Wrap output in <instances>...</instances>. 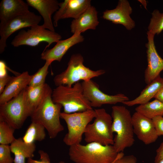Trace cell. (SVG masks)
Wrapping results in <instances>:
<instances>
[{"mask_svg":"<svg viewBox=\"0 0 163 163\" xmlns=\"http://www.w3.org/2000/svg\"><path fill=\"white\" fill-rule=\"evenodd\" d=\"M45 129L41 124L31 121L22 137V139L27 143H34L36 141H42L46 136Z\"/></svg>","mask_w":163,"mask_h":163,"instance_id":"24","label":"cell"},{"mask_svg":"<svg viewBox=\"0 0 163 163\" xmlns=\"http://www.w3.org/2000/svg\"><path fill=\"white\" fill-rule=\"evenodd\" d=\"M144 6V7L146 8L147 2L145 0H138Z\"/></svg>","mask_w":163,"mask_h":163,"instance_id":"36","label":"cell"},{"mask_svg":"<svg viewBox=\"0 0 163 163\" xmlns=\"http://www.w3.org/2000/svg\"><path fill=\"white\" fill-rule=\"evenodd\" d=\"M97 14L96 8L93 6H90L78 18L72 21L71 32L73 34H81L89 29L95 30L99 24Z\"/></svg>","mask_w":163,"mask_h":163,"instance_id":"19","label":"cell"},{"mask_svg":"<svg viewBox=\"0 0 163 163\" xmlns=\"http://www.w3.org/2000/svg\"><path fill=\"white\" fill-rule=\"evenodd\" d=\"M32 77L25 71L11 78L0 95V105L16 97L28 85Z\"/></svg>","mask_w":163,"mask_h":163,"instance_id":"17","label":"cell"},{"mask_svg":"<svg viewBox=\"0 0 163 163\" xmlns=\"http://www.w3.org/2000/svg\"><path fill=\"white\" fill-rule=\"evenodd\" d=\"M53 102L61 104L64 112L71 113L92 109L84 94L82 83L77 82L71 86L60 85L53 90Z\"/></svg>","mask_w":163,"mask_h":163,"instance_id":"4","label":"cell"},{"mask_svg":"<svg viewBox=\"0 0 163 163\" xmlns=\"http://www.w3.org/2000/svg\"><path fill=\"white\" fill-rule=\"evenodd\" d=\"M29 11V5L22 0H2L0 3V23Z\"/></svg>","mask_w":163,"mask_h":163,"instance_id":"20","label":"cell"},{"mask_svg":"<svg viewBox=\"0 0 163 163\" xmlns=\"http://www.w3.org/2000/svg\"><path fill=\"white\" fill-rule=\"evenodd\" d=\"M134 133L146 145L155 142L158 136L152 119L136 111L132 115Z\"/></svg>","mask_w":163,"mask_h":163,"instance_id":"13","label":"cell"},{"mask_svg":"<svg viewBox=\"0 0 163 163\" xmlns=\"http://www.w3.org/2000/svg\"><path fill=\"white\" fill-rule=\"evenodd\" d=\"M147 35L148 42L145 46L148 65L145 71L144 78L148 85L159 75L163 70V59L156 50L154 41L155 35L148 31Z\"/></svg>","mask_w":163,"mask_h":163,"instance_id":"12","label":"cell"},{"mask_svg":"<svg viewBox=\"0 0 163 163\" xmlns=\"http://www.w3.org/2000/svg\"><path fill=\"white\" fill-rule=\"evenodd\" d=\"M12 76L6 73L0 77V94L3 91L9 82Z\"/></svg>","mask_w":163,"mask_h":163,"instance_id":"33","label":"cell"},{"mask_svg":"<svg viewBox=\"0 0 163 163\" xmlns=\"http://www.w3.org/2000/svg\"><path fill=\"white\" fill-rule=\"evenodd\" d=\"M148 28V31L155 35H158L163 30V13L157 9L153 11Z\"/></svg>","mask_w":163,"mask_h":163,"instance_id":"27","label":"cell"},{"mask_svg":"<svg viewBox=\"0 0 163 163\" xmlns=\"http://www.w3.org/2000/svg\"><path fill=\"white\" fill-rule=\"evenodd\" d=\"M10 146L0 144V163H13L14 159L11 155Z\"/></svg>","mask_w":163,"mask_h":163,"instance_id":"29","label":"cell"},{"mask_svg":"<svg viewBox=\"0 0 163 163\" xmlns=\"http://www.w3.org/2000/svg\"><path fill=\"white\" fill-rule=\"evenodd\" d=\"M84 40V37L81 34H74L67 39L58 41L52 48L44 50L41 54V59L52 63L54 61L60 62L71 47Z\"/></svg>","mask_w":163,"mask_h":163,"instance_id":"16","label":"cell"},{"mask_svg":"<svg viewBox=\"0 0 163 163\" xmlns=\"http://www.w3.org/2000/svg\"><path fill=\"white\" fill-rule=\"evenodd\" d=\"M133 9L127 0H119L116 8L106 10L102 17L115 24L123 25L127 30H131L135 26V21L130 17Z\"/></svg>","mask_w":163,"mask_h":163,"instance_id":"14","label":"cell"},{"mask_svg":"<svg viewBox=\"0 0 163 163\" xmlns=\"http://www.w3.org/2000/svg\"><path fill=\"white\" fill-rule=\"evenodd\" d=\"M52 62L46 61L44 65L34 74L32 77L28 86L36 87L45 84L46 78L48 74V69Z\"/></svg>","mask_w":163,"mask_h":163,"instance_id":"28","label":"cell"},{"mask_svg":"<svg viewBox=\"0 0 163 163\" xmlns=\"http://www.w3.org/2000/svg\"><path fill=\"white\" fill-rule=\"evenodd\" d=\"M38 153L40 156V160H34L32 158L27 159V163H51L49 156L47 153L43 150L38 151ZM58 163H66L64 161H61Z\"/></svg>","mask_w":163,"mask_h":163,"instance_id":"31","label":"cell"},{"mask_svg":"<svg viewBox=\"0 0 163 163\" xmlns=\"http://www.w3.org/2000/svg\"><path fill=\"white\" fill-rule=\"evenodd\" d=\"M118 154L113 145L96 142L73 145L69 151V158L74 163H112Z\"/></svg>","mask_w":163,"mask_h":163,"instance_id":"2","label":"cell"},{"mask_svg":"<svg viewBox=\"0 0 163 163\" xmlns=\"http://www.w3.org/2000/svg\"><path fill=\"white\" fill-rule=\"evenodd\" d=\"M137 158L133 155H124L123 152L119 153L116 158L112 163H136Z\"/></svg>","mask_w":163,"mask_h":163,"instance_id":"30","label":"cell"},{"mask_svg":"<svg viewBox=\"0 0 163 163\" xmlns=\"http://www.w3.org/2000/svg\"><path fill=\"white\" fill-rule=\"evenodd\" d=\"M136 112L151 119L163 116V103L155 99L151 102L139 105L135 108Z\"/></svg>","mask_w":163,"mask_h":163,"instance_id":"25","label":"cell"},{"mask_svg":"<svg viewBox=\"0 0 163 163\" xmlns=\"http://www.w3.org/2000/svg\"><path fill=\"white\" fill-rule=\"evenodd\" d=\"M163 159V142L156 151V155L155 158L154 163H159Z\"/></svg>","mask_w":163,"mask_h":163,"instance_id":"34","label":"cell"},{"mask_svg":"<svg viewBox=\"0 0 163 163\" xmlns=\"http://www.w3.org/2000/svg\"><path fill=\"white\" fill-rule=\"evenodd\" d=\"M41 19L40 15L29 11L0 23V53L4 51L7 47V40L12 34L23 28L39 24Z\"/></svg>","mask_w":163,"mask_h":163,"instance_id":"9","label":"cell"},{"mask_svg":"<svg viewBox=\"0 0 163 163\" xmlns=\"http://www.w3.org/2000/svg\"><path fill=\"white\" fill-rule=\"evenodd\" d=\"M163 87V78L160 75L147 85L140 95L134 99L123 102V104L128 106L142 104L148 102Z\"/></svg>","mask_w":163,"mask_h":163,"instance_id":"22","label":"cell"},{"mask_svg":"<svg viewBox=\"0 0 163 163\" xmlns=\"http://www.w3.org/2000/svg\"><path fill=\"white\" fill-rule=\"evenodd\" d=\"M25 89L16 97L0 105V120L16 129L21 128L28 117L24 102Z\"/></svg>","mask_w":163,"mask_h":163,"instance_id":"10","label":"cell"},{"mask_svg":"<svg viewBox=\"0 0 163 163\" xmlns=\"http://www.w3.org/2000/svg\"><path fill=\"white\" fill-rule=\"evenodd\" d=\"M29 6L37 10L43 19L42 25L45 28L55 31L52 20V15L58 10L59 3L56 0H27Z\"/></svg>","mask_w":163,"mask_h":163,"instance_id":"18","label":"cell"},{"mask_svg":"<svg viewBox=\"0 0 163 163\" xmlns=\"http://www.w3.org/2000/svg\"><path fill=\"white\" fill-rule=\"evenodd\" d=\"M95 116L93 109L71 113L61 112L60 118L65 121L68 129L63 139L64 142L69 146L81 143L87 126Z\"/></svg>","mask_w":163,"mask_h":163,"instance_id":"7","label":"cell"},{"mask_svg":"<svg viewBox=\"0 0 163 163\" xmlns=\"http://www.w3.org/2000/svg\"><path fill=\"white\" fill-rule=\"evenodd\" d=\"M49 86L45 83L36 87L28 86L25 89L24 102L28 117H30L39 105Z\"/></svg>","mask_w":163,"mask_h":163,"instance_id":"21","label":"cell"},{"mask_svg":"<svg viewBox=\"0 0 163 163\" xmlns=\"http://www.w3.org/2000/svg\"><path fill=\"white\" fill-rule=\"evenodd\" d=\"M159 163H163V159H161L159 162Z\"/></svg>","mask_w":163,"mask_h":163,"instance_id":"37","label":"cell"},{"mask_svg":"<svg viewBox=\"0 0 163 163\" xmlns=\"http://www.w3.org/2000/svg\"><path fill=\"white\" fill-rule=\"evenodd\" d=\"M15 129L4 121L0 120V144H11L16 139L14 133Z\"/></svg>","mask_w":163,"mask_h":163,"instance_id":"26","label":"cell"},{"mask_svg":"<svg viewBox=\"0 0 163 163\" xmlns=\"http://www.w3.org/2000/svg\"><path fill=\"white\" fill-rule=\"evenodd\" d=\"M94 110L96 116L94 122L87 126L84 133L85 142L87 143L96 142L104 145H113L114 137L111 116L104 108Z\"/></svg>","mask_w":163,"mask_h":163,"instance_id":"6","label":"cell"},{"mask_svg":"<svg viewBox=\"0 0 163 163\" xmlns=\"http://www.w3.org/2000/svg\"><path fill=\"white\" fill-rule=\"evenodd\" d=\"M154 98L163 103V87L161 88L155 95Z\"/></svg>","mask_w":163,"mask_h":163,"instance_id":"35","label":"cell"},{"mask_svg":"<svg viewBox=\"0 0 163 163\" xmlns=\"http://www.w3.org/2000/svg\"><path fill=\"white\" fill-rule=\"evenodd\" d=\"M60 35L44 28L42 25H37L31 27L27 30H20L12 41L11 44L14 47L22 45L35 46L39 43L45 42L48 43L44 50L54 43L61 40Z\"/></svg>","mask_w":163,"mask_h":163,"instance_id":"8","label":"cell"},{"mask_svg":"<svg viewBox=\"0 0 163 163\" xmlns=\"http://www.w3.org/2000/svg\"><path fill=\"white\" fill-rule=\"evenodd\" d=\"M10 146L11 152L14 155V163H25L26 158L34 157L36 149L34 143H26L21 137L16 139Z\"/></svg>","mask_w":163,"mask_h":163,"instance_id":"23","label":"cell"},{"mask_svg":"<svg viewBox=\"0 0 163 163\" xmlns=\"http://www.w3.org/2000/svg\"><path fill=\"white\" fill-rule=\"evenodd\" d=\"M84 94L92 107H99L105 104H116L129 101L125 94L119 93L114 95L107 94L101 91L99 85L91 79L82 82Z\"/></svg>","mask_w":163,"mask_h":163,"instance_id":"11","label":"cell"},{"mask_svg":"<svg viewBox=\"0 0 163 163\" xmlns=\"http://www.w3.org/2000/svg\"><path fill=\"white\" fill-rule=\"evenodd\" d=\"M59 8L53 17V25L57 27L60 19H76L91 5L90 0H65L59 3Z\"/></svg>","mask_w":163,"mask_h":163,"instance_id":"15","label":"cell"},{"mask_svg":"<svg viewBox=\"0 0 163 163\" xmlns=\"http://www.w3.org/2000/svg\"><path fill=\"white\" fill-rule=\"evenodd\" d=\"M52 91L49 86L42 101L30 117L31 121L38 123L45 127L50 139L55 138L64 129L60 120L62 107L53 102Z\"/></svg>","mask_w":163,"mask_h":163,"instance_id":"1","label":"cell"},{"mask_svg":"<svg viewBox=\"0 0 163 163\" xmlns=\"http://www.w3.org/2000/svg\"><path fill=\"white\" fill-rule=\"evenodd\" d=\"M111 116L112 131L116 133L113 145L118 153L122 152L135 142L132 116L125 107L119 105L112 107Z\"/></svg>","mask_w":163,"mask_h":163,"instance_id":"3","label":"cell"},{"mask_svg":"<svg viewBox=\"0 0 163 163\" xmlns=\"http://www.w3.org/2000/svg\"><path fill=\"white\" fill-rule=\"evenodd\" d=\"M84 62L83 57L81 54H72L66 69L54 78L53 82L56 86H71L80 81H88L105 73V71L103 69L94 71L90 69L84 65Z\"/></svg>","mask_w":163,"mask_h":163,"instance_id":"5","label":"cell"},{"mask_svg":"<svg viewBox=\"0 0 163 163\" xmlns=\"http://www.w3.org/2000/svg\"><path fill=\"white\" fill-rule=\"evenodd\" d=\"M152 120L158 136H163V116H156Z\"/></svg>","mask_w":163,"mask_h":163,"instance_id":"32","label":"cell"}]
</instances>
